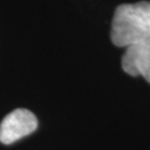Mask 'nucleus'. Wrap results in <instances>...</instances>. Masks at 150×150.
I'll return each mask as SVG.
<instances>
[{
  "instance_id": "f03ea898",
  "label": "nucleus",
  "mask_w": 150,
  "mask_h": 150,
  "mask_svg": "<svg viewBox=\"0 0 150 150\" xmlns=\"http://www.w3.org/2000/svg\"><path fill=\"white\" fill-rule=\"evenodd\" d=\"M38 127L36 116L27 109H16L8 113L0 123V141L5 145L13 144L28 134H32Z\"/></svg>"
},
{
  "instance_id": "f257e3e1",
  "label": "nucleus",
  "mask_w": 150,
  "mask_h": 150,
  "mask_svg": "<svg viewBox=\"0 0 150 150\" xmlns=\"http://www.w3.org/2000/svg\"><path fill=\"white\" fill-rule=\"evenodd\" d=\"M110 38L116 47L126 48L121 58L123 71L132 77L142 76L150 83V1L118 6Z\"/></svg>"
}]
</instances>
